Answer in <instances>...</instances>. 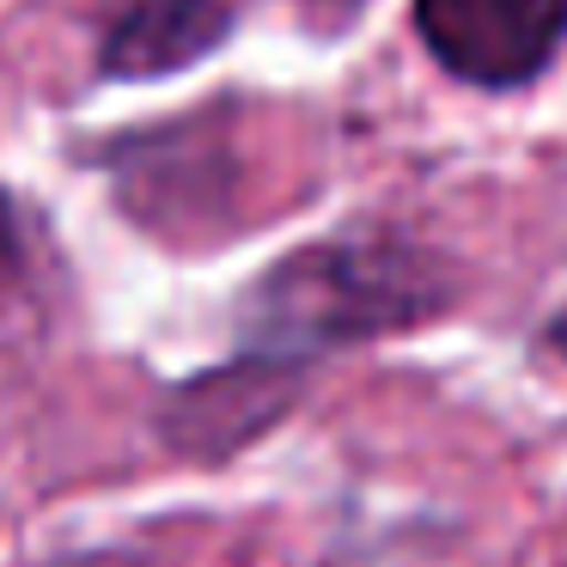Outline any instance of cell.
<instances>
[{
  "instance_id": "cell-1",
  "label": "cell",
  "mask_w": 567,
  "mask_h": 567,
  "mask_svg": "<svg viewBox=\"0 0 567 567\" xmlns=\"http://www.w3.org/2000/svg\"><path fill=\"white\" fill-rule=\"evenodd\" d=\"M452 275L409 238L348 233L281 257L245 299V330L257 354H281L311 367L348 342H372L391 330L440 318L452 306Z\"/></svg>"
},
{
  "instance_id": "cell-2",
  "label": "cell",
  "mask_w": 567,
  "mask_h": 567,
  "mask_svg": "<svg viewBox=\"0 0 567 567\" xmlns=\"http://www.w3.org/2000/svg\"><path fill=\"white\" fill-rule=\"evenodd\" d=\"M409 13L433 62L476 92L530 86L567 43V0H409Z\"/></svg>"
},
{
  "instance_id": "cell-3",
  "label": "cell",
  "mask_w": 567,
  "mask_h": 567,
  "mask_svg": "<svg viewBox=\"0 0 567 567\" xmlns=\"http://www.w3.org/2000/svg\"><path fill=\"white\" fill-rule=\"evenodd\" d=\"M306 367L281 354H238L226 367L202 372V379L177 384L159 409V433L177 457H196V464H220V457L245 452L250 440L275 427V421L293 409Z\"/></svg>"
},
{
  "instance_id": "cell-4",
  "label": "cell",
  "mask_w": 567,
  "mask_h": 567,
  "mask_svg": "<svg viewBox=\"0 0 567 567\" xmlns=\"http://www.w3.org/2000/svg\"><path fill=\"white\" fill-rule=\"evenodd\" d=\"M238 25L233 0H104L99 74L104 80H172L208 62Z\"/></svg>"
},
{
  "instance_id": "cell-5",
  "label": "cell",
  "mask_w": 567,
  "mask_h": 567,
  "mask_svg": "<svg viewBox=\"0 0 567 567\" xmlns=\"http://www.w3.org/2000/svg\"><path fill=\"white\" fill-rule=\"evenodd\" d=\"M299 7H311V13H330V19H354V13H367V0H299Z\"/></svg>"
},
{
  "instance_id": "cell-6",
  "label": "cell",
  "mask_w": 567,
  "mask_h": 567,
  "mask_svg": "<svg viewBox=\"0 0 567 567\" xmlns=\"http://www.w3.org/2000/svg\"><path fill=\"white\" fill-rule=\"evenodd\" d=\"M543 342H549L555 354L567 360V311H555V318H549V330H543Z\"/></svg>"
}]
</instances>
